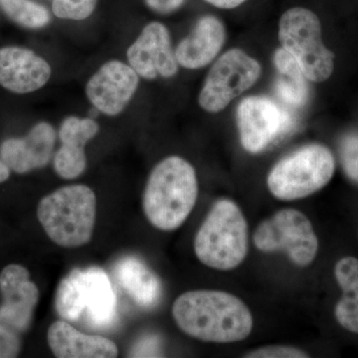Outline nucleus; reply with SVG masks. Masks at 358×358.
Returning <instances> with one entry per match:
<instances>
[{
	"instance_id": "20",
	"label": "nucleus",
	"mask_w": 358,
	"mask_h": 358,
	"mask_svg": "<svg viewBox=\"0 0 358 358\" xmlns=\"http://www.w3.org/2000/svg\"><path fill=\"white\" fill-rule=\"evenodd\" d=\"M334 277L343 293L334 308V317L346 331L358 334V259L341 258L334 267Z\"/></svg>"
},
{
	"instance_id": "14",
	"label": "nucleus",
	"mask_w": 358,
	"mask_h": 358,
	"mask_svg": "<svg viewBox=\"0 0 358 358\" xmlns=\"http://www.w3.org/2000/svg\"><path fill=\"white\" fill-rule=\"evenodd\" d=\"M226 38V26L218 16H201L189 35L180 40L174 48L179 67L199 70L211 65L222 52Z\"/></svg>"
},
{
	"instance_id": "21",
	"label": "nucleus",
	"mask_w": 358,
	"mask_h": 358,
	"mask_svg": "<svg viewBox=\"0 0 358 358\" xmlns=\"http://www.w3.org/2000/svg\"><path fill=\"white\" fill-rule=\"evenodd\" d=\"M3 13L16 24L28 29H40L50 23L48 9L31 0H0Z\"/></svg>"
},
{
	"instance_id": "13",
	"label": "nucleus",
	"mask_w": 358,
	"mask_h": 358,
	"mask_svg": "<svg viewBox=\"0 0 358 358\" xmlns=\"http://www.w3.org/2000/svg\"><path fill=\"white\" fill-rule=\"evenodd\" d=\"M0 324L23 333L31 326L39 301V289L30 281L27 268L17 264L6 266L0 273Z\"/></svg>"
},
{
	"instance_id": "1",
	"label": "nucleus",
	"mask_w": 358,
	"mask_h": 358,
	"mask_svg": "<svg viewBox=\"0 0 358 358\" xmlns=\"http://www.w3.org/2000/svg\"><path fill=\"white\" fill-rule=\"evenodd\" d=\"M173 317L183 333L206 343H236L248 338L253 329V317L243 301L213 289L179 296L173 306Z\"/></svg>"
},
{
	"instance_id": "7",
	"label": "nucleus",
	"mask_w": 358,
	"mask_h": 358,
	"mask_svg": "<svg viewBox=\"0 0 358 358\" xmlns=\"http://www.w3.org/2000/svg\"><path fill=\"white\" fill-rule=\"evenodd\" d=\"M336 171L331 150L322 143H308L280 159L268 174L273 196L284 201L305 199L329 185Z\"/></svg>"
},
{
	"instance_id": "8",
	"label": "nucleus",
	"mask_w": 358,
	"mask_h": 358,
	"mask_svg": "<svg viewBox=\"0 0 358 358\" xmlns=\"http://www.w3.org/2000/svg\"><path fill=\"white\" fill-rule=\"evenodd\" d=\"M260 61L242 48L223 52L211 64L200 90L199 105L215 115L253 88L262 76Z\"/></svg>"
},
{
	"instance_id": "25",
	"label": "nucleus",
	"mask_w": 358,
	"mask_h": 358,
	"mask_svg": "<svg viewBox=\"0 0 358 358\" xmlns=\"http://www.w3.org/2000/svg\"><path fill=\"white\" fill-rule=\"evenodd\" d=\"M20 350L21 343L17 334L0 324V358L18 357Z\"/></svg>"
},
{
	"instance_id": "26",
	"label": "nucleus",
	"mask_w": 358,
	"mask_h": 358,
	"mask_svg": "<svg viewBox=\"0 0 358 358\" xmlns=\"http://www.w3.org/2000/svg\"><path fill=\"white\" fill-rule=\"evenodd\" d=\"M186 0H145L150 10L162 15H169L185 6Z\"/></svg>"
},
{
	"instance_id": "10",
	"label": "nucleus",
	"mask_w": 358,
	"mask_h": 358,
	"mask_svg": "<svg viewBox=\"0 0 358 358\" xmlns=\"http://www.w3.org/2000/svg\"><path fill=\"white\" fill-rule=\"evenodd\" d=\"M235 119L240 143L257 155L293 129V117L277 101L264 95L245 96L238 103Z\"/></svg>"
},
{
	"instance_id": "4",
	"label": "nucleus",
	"mask_w": 358,
	"mask_h": 358,
	"mask_svg": "<svg viewBox=\"0 0 358 358\" xmlns=\"http://www.w3.org/2000/svg\"><path fill=\"white\" fill-rule=\"evenodd\" d=\"M55 308L66 322L85 320L90 327L110 326L117 315V296L109 275L98 267L71 271L59 282Z\"/></svg>"
},
{
	"instance_id": "23",
	"label": "nucleus",
	"mask_w": 358,
	"mask_h": 358,
	"mask_svg": "<svg viewBox=\"0 0 358 358\" xmlns=\"http://www.w3.org/2000/svg\"><path fill=\"white\" fill-rule=\"evenodd\" d=\"M339 157L345 176L358 185V134H345L339 143Z\"/></svg>"
},
{
	"instance_id": "16",
	"label": "nucleus",
	"mask_w": 358,
	"mask_h": 358,
	"mask_svg": "<svg viewBox=\"0 0 358 358\" xmlns=\"http://www.w3.org/2000/svg\"><path fill=\"white\" fill-rule=\"evenodd\" d=\"M56 136L51 124L40 122L24 138L4 141L0 145V159L16 173L43 169L53 157Z\"/></svg>"
},
{
	"instance_id": "6",
	"label": "nucleus",
	"mask_w": 358,
	"mask_h": 358,
	"mask_svg": "<svg viewBox=\"0 0 358 358\" xmlns=\"http://www.w3.org/2000/svg\"><path fill=\"white\" fill-rule=\"evenodd\" d=\"M278 39L308 81L324 83L333 76L336 55L324 43L322 21L312 9L293 6L285 10L278 23Z\"/></svg>"
},
{
	"instance_id": "12",
	"label": "nucleus",
	"mask_w": 358,
	"mask_h": 358,
	"mask_svg": "<svg viewBox=\"0 0 358 358\" xmlns=\"http://www.w3.org/2000/svg\"><path fill=\"white\" fill-rule=\"evenodd\" d=\"M140 78L131 66L120 60L108 61L90 78L85 92L99 113L117 117L133 100Z\"/></svg>"
},
{
	"instance_id": "18",
	"label": "nucleus",
	"mask_w": 358,
	"mask_h": 358,
	"mask_svg": "<svg viewBox=\"0 0 358 358\" xmlns=\"http://www.w3.org/2000/svg\"><path fill=\"white\" fill-rule=\"evenodd\" d=\"M47 341L52 352L58 358H114L119 355L114 341L103 336L81 333L64 320L51 324Z\"/></svg>"
},
{
	"instance_id": "17",
	"label": "nucleus",
	"mask_w": 358,
	"mask_h": 358,
	"mask_svg": "<svg viewBox=\"0 0 358 358\" xmlns=\"http://www.w3.org/2000/svg\"><path fill=\"white\" fill-rule=\"evenodd\" d=\"M100 131V126L92 117L70 115L61 122L58 136L61 147L54 155L55 173L63 179H75L86 171L87 143Z\"/></svg>"
},
{
	"instance_id": "19",
	"label": "nucleus",
	"mask_w": 358,
	"mask_h": 358,
	"mask_svg": "<svg viewBox=\"0 0 358 358\" xmlns=\"http://www.w3.org/2000/svg\"><path fill=\"white\" fill-rule=\"evenodd\" d=\"M115 275L129 298L141 308H154L162 296V282L143 261L127 256L117 261Z\"/></svg>"
},
{
	"instance_id": "3",
	"label": "nucleus",
	"mask_w": 358,
	"mask_h": 358,
	"mask_svg": "<svg viewBox=\"0 0 358 358\" xmlns=\"http://www.w3.org/2000/svg\"><path fill=\"white\" fill-rule=\"evenodd\" d=\"M37 217L54 243L64 248L84 246L95 229V192L84 185L63 186L40 200Z\"/></svg>"
},
{
	"instance_id": "9",
	"label": "nucleus",
	"mask_w": 358,
	"mask_h": 358,
	"mask_svg": "<svg viewBox=\"0 0 358 358\" xmlns=\"http://www.w3.org/2000/svg\"><path fill=\"white\" fill-rule=\"evenodd\" d=\"M256 248L264 253L282 252L300 267H307L319 251V239L310 219L296 209L275 212L257 228L253 235Z\"/></svg>"
},
{
	"instance_id": "24",
	"label": "nucleus",
	"mask_w": 358,
	"mask_h": 358,
	"mask_svg": "<svg viewBox=\"0 0 358 358\" xmlns=\"http://www.w3.org/2000/svg\"><path fill=\"white\" fill-rule=\"evenodd\" d=\"M248 358H303L308 357V353L293 346L273 345L258 348L247 353Z\"/></svg>"
},
{
	"instance_id": "5",
	"label": "nucleus",
	"mask_w": 358,
	"mask_h": 358,
	"mask_svg": "<svg viewBox=\"0 0 358 358\" xmlns=\"http://www.w3.org/2000/svg\"><path fill=\"white\" fill-rule=\"evenodd\" d=\"M197 259L219 271L241 265L248 253V225L241 209L229 199L216 202L194 240Z\"/></svg>"
},
{
	"instance_id": "29",
	"label": "nucleus",
	"mask_w": 358,
	"mask_h": 358,
	"mask_svg": "<svg viewBox=\"0 0 358 358\" xmlns=\"http://www.w3.org/2000/svg\"><path fill=\"white\" fill-rule=\"evenodd\" d=\"M10 171L9 167L0 159V183L6 182L10 176Z\"/></svg>"
},
{
	"instance_id": "28",
	"label": "nucleus",
	"mask_w": 358,
	"mask_h": 358,
	"mask_svg": "<svg viewBox=\"0 0 358 358\" xmlns=\"http://www.w3.org/2000/svg\"><path fill=\"white\" fill-rule=\"evenodd\" d=\"M209 6L222 10H234L246 4L249 0H204Z\"/></svg>"
},
{
	"instance_id": "27",
	"label": "nucleus",
	"mask_w": 358,
	"mask_h": 358,
	"mask_svg": "<svg viewBox=\"0 0 358 358\" xmlns=\"http://www.w3.org/2000/svg\"><path fill=\"white\" fill-rule=\"evenodd\" d=\"M159 341L155 338L141 339L138 345L134 346L133 357H159Z\"/></svg>"
},
{
	"instance_id": "11",
	"label": "nucleus",
	"mask_w": 358,
	"mask_h": 358,
	"mask_svg": "<svg viewBox=\"0 0 358 358\" xmlns=\"http://www.w3.org/2000/svg\"><path fill=\"white\" fill-rule=\"evenodd\" d=\"M127 58L129 65L138 76L148 81L157 78L171 79L178 73L179 65L171 32L159 21H152L145 26L127 50Z\"/></svg>"
},
{
	"instance_id": "22",
	"label": "nucleus",
	"mask_w": 358,
	"mask_h": 358,
	"mask_svg": "<svg viewBox=\"0 0 358 358\" xmlns=\"http://www.w3.org/2000/svg\"><path fill=\"white\" fill-rule=\"evenodd\" d=\"M98 0H54L52 10L60 20L81 21L95 11Z\"/></svg>"
},
{
	"instance_id": "2",
	"label": "nucleus",
	"mask_w": 358,
	"mask_h": 358,
	"mask_svg": "<svg viewBox=\"0 0 358 358\" xmlns=\"http://www.w3.org/2000/svg\"><path fill=\"white\" fill-rule=\"evenodd\" d=\"M199 197L196 171L189 162L171 155L160 160L148 176L143 208L157 229L173 231L190 215Z\"/></svg>"
},
{
	"instance_id": "15",
	"label": "nucleus",
	"mask_w": 358,
	"mask_h": 358,
	"mask_svg": "<svg viewBox=\"0 0 358 358\" xmlns=\"http://www.w3.org/2000/svg\"><path fill=\"white\" fill-rule=\"evenodd\" d=\"M52 75L51 66L34 51L23 47L0 48V86L15 94L43 88Z\"/></svg>"
}]
</instances>
